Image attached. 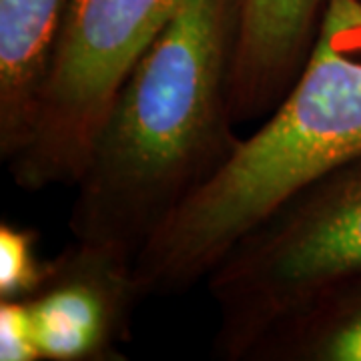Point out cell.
<instances>
[{
  "label": "cell",
  "mask_w": 361,
  "mask_h": 361,
  "mask_svg": "<svg viewBox=\"0 0 361 361\" xmlns=\"http://www.w3.org/2000/svg\"><path fill=\"white\" fill-rule=\"evenodd\" d=\"M237 0H180L109 106L75 183L78 243L135 263L229 163L243 137L231 103Z\"/></svg>",
  "instance_id": "cell-1"
},
{
  "label": "cell",
  "mask_w": 361,
  "mask_h": 361,
  "mask_svg": "<svg viewBox=\"0 0 361 361\" xmlns=\"http://www.w3.org/2000/svg\"><path fill=\"white\" fill-rule=\"evenodd\" d=\"M360 157L361 2L327 0L283 99L135 259L142 297L187 293L293 195Z\"/></svg>",
  "instance_id": "cell-2"
},
{
  "label": "cell",
  "mask_w": 361,
  "mask_h": 361,
  "mask_svg": "<svg viewBox=\"0 0 361 361\" xmlns=\"http://www.w3.org/2000/svg\"><path fill=\"white\" fill-rule=\"evenodd\" d=\"M361 271V157L331 171L241 237L207 275L219 327L213 353L245 361L259 337Z\"/></svg>",
  "instance_id": "cell-3"
},
{
  "label": "cell",
  "mask_w": 361,
  "mask_h": 361,
  "mask_svg": "<svg viewBox=\"0 0 361 361\" xmlns=\"http://www.w3.org/2000/svg\"><path fill=\"white\" fill-rule=\"evenodd\" d=\"M180 0H68L30 129L6 163L28 193L75 185L109 106Z\"/></svg>",
  "instance_id": "cell-4"
},
{
  "label": "cell",
  "mask_w": 361,
  "mask_h": 361,
  "mask_svg": "<svg viewBox=\"0 0 361 361\" xmlns=\"http://www.w3.org/2000/svg\"><path fill=\"white\" fill-rule=\"evenodd\" d=\"M142 299L135 263L73 241L51 259L37 291L20 301L30 315L40 361H118Z\"/></svg>",
  "instance_id": "cell-5"
},
{
  "label": "cell",
  "mask_w": 361,
  "mask_h": 361,
  "mask_svg": "<svg viewBox=\"0 0 361 361\" xmlns=\"http://www.w3.org/2000/svg\"><path fill=\"white\" fill-rule=\"evenodd\" d=\"M327 0H237L231 103L237 125L263 121L315 44Z\"/></svg>",
  "instance_id": "cell-6"
},
{
  "label": "cell",
  "mask_w": 361,
  "mask_h": 361,
  "mask_svg": "<svg viewBox=\"0 0 361 361\" xmlns=\"http://www.w3.org/2000/svg\"><path fill=\"white\" fill-rule=\"evenodd\" d=\"M68 0H0V157L23 147Z\"/></svg>",
  "instance_id": "cell-7"
},
{
  "label": "cell",
  "mask_w": 361,
  "mask_h": 361,
  "mask_svg": "<svg viewBox=\"0 0 361 361\" xmlns=\"http://www.w3.org/2000/svg\"><path fill=\"white\" fill-rule=\"evenodd\" d=\"M245 361H361V271L279 317Z\"/></svg>",
  "instance_id": "cell-8"
},
{
  "label": "cell",
  "mask_w": 361,
  "mask_h": 361,
  "mask_svg": "<svg viewBox=\"0 0 361 361\" xmlns=\"http://www.w3.org/2000/svg\"><path fill=\"white\" fill-rule=\"evenodd\" d=\"M37 245L32 229L0 225V301L25 299L44 281L51 261L40 259Z\"/></svg>",
  "instance_id": "cell-9"
},
{
  "label": "cell",
  "mask_w": 361,
  "mask_h": 361,
  "mask_svg": "<svg viewBox=\"0 0 361 361\" xmlns=\"http://www.w3.org/2000/svg\"><path fill=\"white\" fill-rule=\"evenodd\" d=\"M0 360L40 361L30 315L20 299L0 301Z\"/></svg>",
  "instance_id": "cell-10"
},
{
  "label": "cell",
  "mask_w": 361,
  "mask_h": 361,
  "mask_svg": "<svg viewBox=\"0 0 361 361\" xmlns=\"http://www.w3.org/2000/svg\"><path fill=\"white\" fill-rule=\"evenodd\" d=\"M360 2H361V0H360Z\"/></svg>",
  "instance_id": "cell-11"
}]
</instances>
